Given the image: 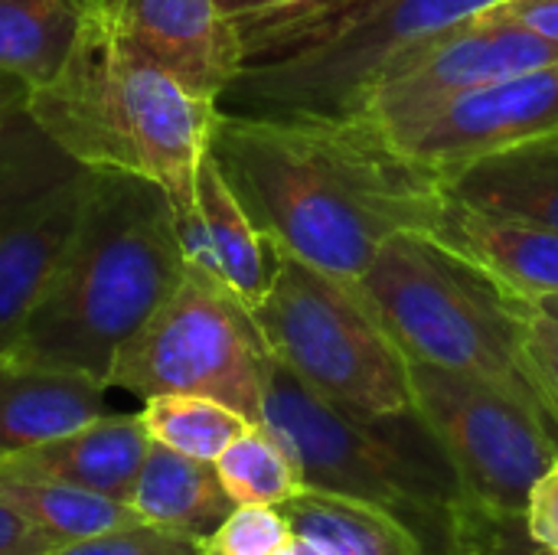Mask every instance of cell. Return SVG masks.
<instances>
[{
  "label": "cell",
  "mask_w": 558,
  "mask_h": 555,
  "mask_svg": "<svg viewBox=\"0 0 558 555\" xmlns=\"http://www.w3.org/2000/svg\"><path fill=\"white\" fill-rule=\"evenodd\" d=\"M209 154L248 219L288 255L353 285L399 232H435L441 173L402 150L369 114L284 118L222 111Z\"/></svg>",
  "instance_id": "obj_1"
},
{
  "label": "cell",
  "mask_w": 558,
  "mask_h": 555,
  "mask_svg": "<svg viewBox=\"0 0 558 555\" xmlns=\"http://www.w3.org/2000/svg\"><path fill=\"white\" fill-rule=\"evenodd\" d=\"M183 275L177 209L163 186L128 173H98L59 268L3 357L108 386L121 347L177 291Z\"/></svg>",
  "instance_id": "obj_2"
},
{
  "label": "cell",
  "mask_w": 558,
  "mask_h": 555,
  "mask_svg": "<svg viewBox=\"0 0 558 555\" xmlns=\"http://www.w3.org/2000/svg\"><path fill=\"white\" fill-rule=\"evenodd\" d=\"M23 111L78 167L150 180L177 216L193 213L219 101L134 52L92 3L65 65L52 82L26 88Z\"/></svg>",
  "instance_id": "obj_3"
},
{
  "label": "cell",
  "mask_w": 558,
  "mask_h": 555,
  "mask_svg": "<svg viewBox=\"0 0 558 555\" xmlns=\"http://www.w3.org/2000/svg\"><path fill=\"white\" fill-rule=\"evenodd\" d=\"M497 3L504 0H307L239 16L242 72L222 101L248 114H360L376 82L412 49Z\"/></svg>",
  "instance_id": "obj_4"
},
{
  "label": "cell",
  "mask_w": 558,
  "mask_h": 555,
  "mask_svg": "<svg viewBox=\"0 0 558 555\" xmlns=\"http://www.w3.org/2000/svg\"><path fill=\"white\" fill-rule=\"evenodd\" d=\"M409 363H432L500 386L558 438V415L530 363L536 304L454 252L435 232L392 236L353 281Z\"/></svg>",
  "instance_id": "obj_5"
},
{
  "label": "cell",
  "mask_w": 558,
  "mask_h": 555,
  "mask_svg": "<svg viewBox=\"0 0 558 555\" xmlns=\"http://www.w3.org/2000/svg\"><path fill=\"white\" fill-rule=\"evenodd\" d=\"M262 425L291 451L304 487L369 500L399 517L425 555H481L458 478L418 419H353L271 357Z\"/></svg>",
  "instance_id": "obj_6"
},
{
  "label": "cell",
  "mask_w": 558,
  "mask_h": 555,
  "mask_svg": "<svg viewBox=\"0 0 558 555\" xmlns=\"http://www.w3.org/2000/svg\"><path fill=\"white\" fill-rule=\"evenodd\" d=\"M415 412L445 451L481 555H530L526 500L558 461V438L517 396L468 373L409 363Z\"/></svg>",
  "instance_id": "obj_7"
},
{
  "label": "cell",
  "mask_w": 558,
  "mask_h": 555,
  "mask_svg": "<svg viewBox=\"0 0 558 555\" xmlns=\"http://www.w3.org/2000/svg\"><path fill=\"white\" fill-rule=\"evenodd\" d=\"M252 314L271 357L340 412L376 422L415 409L409 360L353 285L284 252Z\"/></svg>",
  "instance_id": "obj_8"
},
{
  "label": "cell",
  "mask_w": 558,
  "mask_h": 555,
  "mask_svg": "<svg viewBox=\"0 0 558 555\" xmlns=\"http://www.w3.org/2000/svg\"><path fill=\"white\" fill-rule=\"evenodd\" d=\"M271 350L242 298L199 265L186 262L177 291L121 347L108 389L137 399L206 396L252 425H262Z\"/></svg>",
  "instance_id": "obj_9"
},
{
  "label": "cell",
  "mask_w": 558,
  "mask_h": 555,
  "mask_svg": "<svg viewBox=\"0 0 558 555\" xmlns=\"http://www.w3.org/2000/svg\"><path fill=\"white\" fill-rule=\"evenodd\" d=\"M558 62V46L513 20L500 3L432 36L386 72L366 95L369 114L399 147L454 98L497 79Z\"/></svg>",
  "instance_id": "obj_10"
},
{
  "label": "cell",
  "mask_w": 558,
  "mask_h": 555,
  "mask_svg": "<svg viewBox=\"0 0 558 555\" xmlns=\"http://www.w3.org/2000/svg\"><path fill=\"white\" fill-rule=\"evenodd\" d=\"M553 134H558V62L454 98L422 121L402 141V150L448 180L481 157Z\"/></svg>",
  "instance_id": "obj_11"
},
{
  "label": "cell",
  "mask_w": 558,
  "mask_h": 555,
  "mask_svg": "<svg viewBox=\"0 0 558 555\" xmlns=\"http://www.w3.org/2000/svg\"><path fill=\"white\" fill-rule=\"evenodd\" d=\"M144 59L199 98L222 101L242 72V43L219 0H85Z\"/></svg>",
  "instance_id": "obj_12"
},
{
  "label": "cell",
  "mask_w": 558,
  "mask_h": 555,
  "mask_svg": "<svg viewBox=\"0 0 558 555\" xmlns=\"http://www.w3.org/2000/svg\"><path fill=\"white\" fill-rule=\"evenodd\" d=\"M98 170L75 167L0 222V357L59 268L92 200Z\"/></svg>",
  "instance_id": "obj_13"
},
{
  "label": "cell",
  "mask_w": 558,
  "mask_h": 555,
  "mask_svg": "<svg viewBox=\"0 0 558 555\" xmlns=\"http://www.w3.org/2000/svg\"><path fill=\"white\" fill-rule=\"evenodd\" d=\"M177 232L190 265L229 285L248 311L265 301L284 252L248 219L209 150L196 170V206L177 216Z\"/></svg>",
  "instance_id": "obj_14"
},
{
  "label": "cell",
  "mask_w": 558,
  "mask_h": 555,
  "mask_svg": "<svg viewBox=\"0 0 558 555\" xmlns=\"http://www.w3.org/2000/svg\"><path fill=\"white\" fill-rule=\"evenodd\" d=\"M435 236L533 304L558 291V232L448 196Z\"/></svg>",
  "instance_id": "obj_15"
},
{
  "label": "cell",
  "mask_w": 558,
  "mask_h": 555,
  "mask_svg": "<svg viewBox=\"0 0 558 555\" xmlns=\"http://www.w3.org/2000/svg\"><path fill=\"white\" fill-rule=\"evenodd\" d=\"M108 386L0 357V458H16L105 415Z\"/></svg>",
  "instance_id": "obj_16"
},
{
  "label": "cell",
  "mask_w": 558,
  "mask_h": 555,
  "mask_svg": "<svg viewBox=\"0 0 558 555\" xmlns=\"http://www.w3.org/2000/svg\"><path fill=\"white\" fill-rule=\"evenodd\" d=\"M150 435L137 415H98L88 425L16 455L26 468L82 487L88 494L128 504L150 451Z\"/></svg>",
  "instance_id": "obj_17"
},
{
  "label": "cell",
  "mask_w": 558,
  "mask_h": 555,
  "mask_svg": "<svg viewBox=\"0 0 558 555\" xmlns=\"http://www.w3.org/2000/svg\"><path fill=\"white\" fill-rule=\"evenodd\" d=\"M451 200L558 232V134L481 157L445 180Z\"/></svg>",
  "instance_id": "obj_18"
},
{
  "label": "cell",
  "mask_w": 558,
  "mask_h": 555,
  "mask_svg": "<svg viewBox=\"0 0 558 555\" xmlns=\"http://www.w3.org/2000/svg\"><path fill=\"white\" fill-rule=\"evenodd\" d=\"M128 507L141 523L206 540L235 510V500L226 494L216 464L186 458L154 442Z\"/></svg>",
  "instance_id": "obj_19"
},
{
  "label": "cell",
  "mask_w": 558,
  "mask_h": 555,
  "mask_svg": "<svg viewBox=\"0 0 558 555\" xmlns=\"http://www.w3.org/2000/svg\"><path fill=\"white\" fill-rule=\"evenodd\" d=\"M0 500L33 530H39L52 546L141 523L128 504L39 474L16 458H0Z\"/></svg>",
  "instance_id": "obj_20"
},
{
  "label": "cell",
  "mask_w": 558,
  "mask_h": 555,
  "mask_svg": "<svg viewBox=\"0 0 558 555\" xmlns=\"http://www.w3.org/2000/svg\"><path fill=\"white\" fill-rule=\"evenodd\" d=\"M281 510L294 536L330 555H425L418 536L399 517L360 497L304 487Z\"/></svg>",
  "instance_id": "obj_21"
},
{
  "label": "cell",
  "mask_w": 558,
  "mask_h": 555,
  "mask_svg": "<svg viewBox=\"0 0 558 555\" xmlns=\"http://www.w3.org/2000/svg\"><path fill=\"white\" fill-rule=\"evenodd\" d=\"M85 0H0V72L39 88L65 65L82 23Z\"/></svg>",
  "instance_id": "obj_22"
},
{
  "label": "cell",
  "mask_w": 558,
  "mask_h": 555,
  "mask_svg": "<svg viewBox=\"0 0 558 555\" xmlns=\"http://www.w3.org/2000/svg\"><path fill=\"white\" fill-rule=\"evenodd\" d=\"M141 422L150 442L209 464H216V458L242 432L252 429V422L235 409L206 396H183V393L144 399Z\"/></svg>",
  "instance_id": "obj_23"
},
{
  "label": "cell",
  "mask_w": 558,
  "mask_h": 555,
  "mask_svg": "<svg viewBox=\"0 0 558 555\" xmlns=\"http://www.w3.org/2000/svg\"><path fill=\"white\" fill-rule=\"evenodd\" d=\"M216 474L226 494L239 504L281 507L304 491V478L291 451L265 429L252 425L219 458Z\"/></svg>",
  "instance_id": "obj_24"
},
{
  "label": "cell",
  "mask_w": 558,
  "mask_h": 555,
  "mask_svg": "<svg viewBox=\"0 0 558 555\" xmlns=\"http://www.w3.org/2000/svg\"><path fill=\"white\" fill-rule=\"evenodd\" d=\"M294 530L281 507L239 504L206 540L199 555H281Z\"/></svg>",
  "instance_id": "obj_25"
},
{
  "label": "cell",
  "mask_w": 558,
  "mask_h": 555,
  "mask_svg": "<svg viewBox=\"0 0 558 555\" xmlns=\"http://www.w3.org/2000/svg\"><path fill=\"white\" fill-rule=\"evenodd\" d=\"M199 550H203V540L196 536L150 527V523H131L111 533L52 546L43 555H199Z\"/></svg>",
  "instance_id": "obj_26"
},
{
  "label": "cell",
  "mask_w": 558,
  "mask_h": 555,
  "mask_svg": "<svg viewBox=\"0 0 558 555\" xmlns=\"http://www.w3.org/2000/svg\"><path fill=\"white\" fill-rule=\"evenodd\" d=\"M523 523L533 546L558 553V461L533 484Z\"/></svg>",
  "instance_id": "obj_27"
},
{
  "label": "cell",
  "mask_w": 558,
  "mask_h": 555,
  "mask_svg": "<svg viewBox=\"0 0 558 555\" xmlns=\"http://www.w3.org/2000/svg\"><path fill=\"white\" fill-rule=\"evenodd\" d=\"M530 363L558 415V321L539 307L530 321Z\"/></svg>",
  "instance_id": "obj_28"
},
{
  "label": "cell",
  "mask_w": 558,
  "mask_h": 555,
  "mask_svg": "<svg viewBox=\"0 0 558 555\" xmlns=\"http://www.w3.org/2000/svg\"><path fill=\"white\" fill-rule=\"evenodd\" d=\"M52 543L0 500V555H43Z\"/></svg>",
  "instance_id": "obj_29"
},
{
  "label": "cell",
  "mask_w": 558,
  "mask_h": 555,
  "mask_svg": "<svg viewBox=\"0 0 558 555\" xmlns=\"http://www.w3.org/2000/svg\"><path fill=\"white\" fill-rule=\"evenodd\" d=\"M500 7L513 20L558 46V0H504Z\"/></svg>",
  "instance_id": "obj_30"
},
{
  "label": "cell",
  "mask_w": 558,
  "mask_h": 555,
  "mask_svg": "<svg viewBox=\"0 0 558 555\" xmlns=\"http://www.w3.org/2000/svg\"><path fill=\"white\" fill-rule=\"evenodd\" d=\"M294 3H307V0H219V7H222V13L229 20L265 13V10H278V7H294Z\"/></svg>",
  "instance_id": "obj_31"
},
{
  "label": "cell",
  "mask_w": 558,
  "mask_h": 555,
  "mask_svg": "<svg viewBox=\"0 0 558 555\" xmlns=\"http://www.w3.org/2000/svg\"><path fill=\"white\" fill-rule=\"evenodd\" d=\"M23 98H26V85L0 72V128H3V121H7L13 111L23 105Z\"/></svg>",
  "instance_id": "obj_32"
},
{
  "label": "cell",
  "mask_w": 558,
  "mask_h": 555,
  "mask_svg": "<svg viewBox=\"0 0 558 555\" xmlns=\"http://www.w3.org/2000/svg\"><path fill=\"white\" fill-rule=\"evenodd\" d=\"M281 555H330L324 546H317V543H311V540H304V536H294L284 550H281Z\"/></svg>",
  "instance_id": "obj_33"
},
{
  "label": "cell",
  "mask_w": 558,
  "mask_h": 555,
  "mask_svg": "<svg viewBox=\"0 0 558 555\" xmlns=\"http://www.w3.org/2000/svg\"><path fill=\"white\" fill-rule=\"evenodd\" d=\"M536 307H539L543 314H549V317H556L558 321V291L556 294H546V298H539V301H536Z\"/></svg>",
  "instance_id": "obj_34"
},
{
  "label": "cell",
  "mask_w": 558,
  "mask_h": 555,
  "mask_svg": "<svg viewBox=\"0 0 558 555\" xmlns=\"http://www.w3.org/2000/svg\"><path fill=\"white\" fill-rule=\"evenodd\" d=\"M530 555H558L556 550H543V546H533V553Z\"/></svg>",
  "instance_id": "obj_35"
}]
</instances>
